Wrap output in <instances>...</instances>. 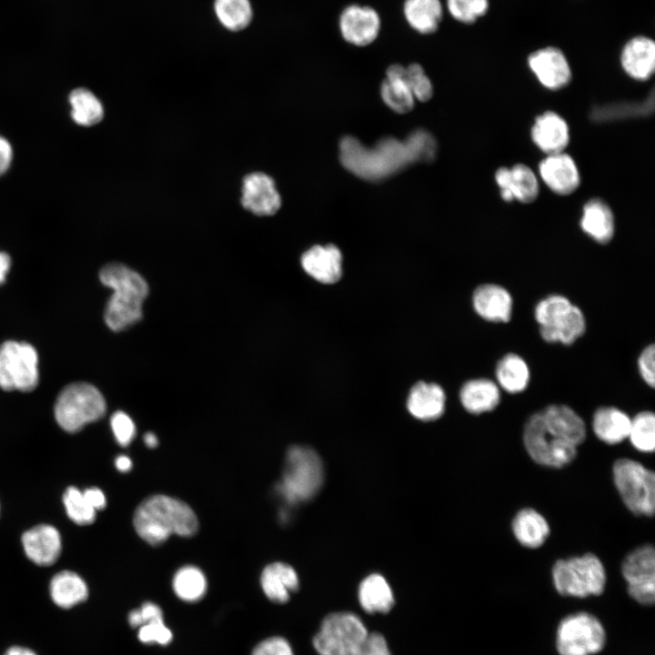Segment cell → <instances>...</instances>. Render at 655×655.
Here are the masks:
<instances>
[{
  "mask_svg": "<svg viewBox=\"0 0 655 655\" xmlns=\"http://www.w3.org/2000/svg\"><path fill=\"white\" fill-rule=\"evenodd\" d=\"M339 150L340 161L348 170L364 179L379 180L412 163L433 160L437 142L428 132L418 129L403 141L385 137L371 148L353 136H345Z\"/></svg>",
  "mask_w": 655,
  "mask_h": 655,
  "instance_id": "1",
  "label": "cell"
},
{
  "mask_svg": "<svg viewBox=\"0 0 655 655\" xmlns=\"http://www.w3.org/2000/svg\"><path fill=\"white\" fill-rule=\"evenodd\" d=\"M585 438L584 420L564 404H550L531 414L523 430L529 455L538 464L550 468H562L573 461Z\"/></svg>",
  "mask_w": 655,
  "mask_h": 655,
  "instance_id": "2",
  "label": "cell"
},
{
  "mask_svg": "<svg viewBox=\"0 0 655 655\" xmlns=\"http://www.w3.org/2000/svg\"><path fill=\"white\" fill-rule=\"evenodd\" d=\"M137 535L152 546L164 543L171 535L193 536L197 517L184 501L167 495H154L142 501L134 514Z\"/></svg>",
  "mask_w": 655,
  "mask_h": 655,
  "instance_id": "3",
  "label": "cell"
},
{
  "mask_svg": "<svg viewBox=\"0 0 655 655\" xmlns=\"http://www.w3.org/2000/svg\"><path fill=\"white\" fill-rule=\"evenodd\" d=\"M99 278L113 290L105 310L109 328L121 331L142 318V304L148 294L146 280L135 270L120 263L102 267Z\"/></svg>",
  "mask_w": 655,
  "mask_h": 655,
  "instance_id": "4",
  "label": "cell"
},
{
  "mask_svg": "<svg viewBox=\"0 0 655 655\" xmlns=\"http://www.w3.org/2000/svg\"><path fill=\"white\" fill-rule=\"evenodd\" d=\"M324 481L321 458L312 448L294 446L287 453L284 470L277 490L289 505L312 499Z\"/></svg>",
  "mask_w": 655,
  "mask_h": 655,
  "instance_id": "5",
  "label": "cell"
},
{
  "mask_svg": "<svg viewBox=\"0 0 655 655\" xmlns=\"http://www.w3.org/2000/svg\"><path fill=\"white\" fill-rule=\"evenodd\" d=\"M556 590L562 596L586 598L600 595L606 584V572L600 559L592 553L559 559L552 567Z\"/></svg>",
  "mask_w": 655,
  "mask_h": 655,
  "instance_id": "6",
  "label": "cell"
},
{
  "mask_svg": "<svg viewBox=\"0 0 655 655\" xmlns=\"http://www.w3.org/2000/svg\"><path fill=\"white\" fill-rule=\"evenodd\" d=\"M106 405L101 392L93 385L76 382L65 387L57 397L54 413L57 424L66 431H79L88 423L100 419Z\"/></svg>",
  "mask_w": 655,
  "mask_h": 655,
  "instance_id": "7",
  "label": "cell"
},
{
  "mask_svg": "<svg viewBox=\"0 0 655 655\" xmlns=\"http://www.w3.org/2000/svg\"><path fill=\"white\" fill-rule=\"evenodd\" d=\"M368 631L361 619L352 612L328 614L313 639L319 655H355Z\"/></svg>",
  "mask_w": 655,
  "mask_h": 655,
  "instance_id": "8",
  "label": "cell"
},
{
  "mask_svg": "<svg viewBox=\"0 0 655 655\" xmlns=\"http://www.w3.org/2000/svg\"><path fill=\"white\" fill-rule=\"evenodd\" d=\"M613 479L624 504L632 513L653 515L655 476L652 470L636 460L620 458L613 465Z\"/></svg>",
  "mask_w": 655,
  "mask_h": 655,
  "instance_id": "9",
  "label": "cell"
},
{
  "mask_svg": "<svg viewBox=\"0 0 655 655\" xmlns=\"http://www.w3.org/2000/svg\"><path fill=\"white\" fill-rule=\"evenodd\" d=\"M606 632L600 620L591 613L579 611L562 618L556 631L559 655H592L601 651Z\"/></svg>",
  "mask_w": 655,
  "mask_h": 655,
  "instance_id": "10",
  "label": "cell"
},
{
  "mask_svg": "<svg viewBox=\"0 0 655 655\" xmlns=\"http://www.w3.org/2000/svg\"><path fill=\"white\" fill-rule=\"evenodd\" d=\"M38 357L28 343L5 341L0 346V387L31 391L38 383Z\"/></svg>",
  "mask_w": 655,
  "mask_h": 655,
  "instance_id": "11",
  "label": "cell"
},
{
  "mask_svg": "<svg viewBox=\"0 0 655 655\" xmlns=\"http://www.w3.org/2000/svg\"><path fill=\"white\" fill-rule=\"evenodd\" d=\"M621 571L629 595L643 606H652L655 601L654 548L645 545L634 549L625 558Z\"/></svg>",
  "mask_w": 655,
  "mask_h": 655,
  "instance_id": "12",
  "label": "cell"
},
{
  "mask_svg": "<svg viewBox=\"0 0 655 655\" xmlns=\"http://www.w3.org/2000/svg\"><path fill=\"white\" fill-rule=\"evenodd\" d=\"M338 28L346 42L356 46H366L378 38L381 19L373 7L352 4L342 10Z\"/></svg>",
  "mask_w": 655,
  "mask_h": 655,
  "instance_id": "13",
  "label": "cell"
},
{
  "mask_svg": "<svg viewBox=\"0 0 655 655\" xmlns=\"http://www.w3.org/2000/svg\"><path fill=\"white\" fill-rule=\"evenodd\" d=\"M528 66L547 89L559 90L571 80V69L564 53L556 46H545L528 56Z\"/></svg>",
  "mask_w": 655,
  "mask_h": 655,
  "instance_id": "14",
  "label": "cell"
},
{
  "mask_svg": "<svg viewBox=\"0 0 655 655\" xmlns=\"http://www.w3.org/2000/svg\"><path fill=\"white\" fill-rule=\"evenodd\" d=\"M472 306L476 314L491 323H508L513 314L514 301L511 293L502 285L483 283L472 294Z\"/></svg>",
  "mask_w": 655,
  "mask_h": 655,
  "instance_id": "15",
  "label": "cell"
},
{
  "mask_svg": "<svg viewBox=\"0 0 655 655\" xmlns=\"http://www.w3.org/2000/svg\"><path fill=\"white\" fill-rule=\"evenodd\" d=\"M495 180L499 187L500 196L506 202L514 199L524 203H532L539 195V182L534 172L524 164L512 167H499L495 173Z\"/></svg>",
  "mask_w": 655,
  "mask_h": 655,
  "instance_id": "16",
  "label": "cell"
},
{
  "mask_svg": "<svg viewBox=\"0 0 655 655\" xmlns=\"http://www.w3.org/2000/svg\"><path fill=\"white\" fill-rule=\"evenodd\" d=\"M241 203L257 216H271L279 209L281 198L274 180L264 173L257 172L245 176Z\"/></svg>",
  "mask_w": 655,
  "mask_h": 655,
  "instance_id": "17",
  "label": "cell"
},
{
  "mask_svg": "<svg viewBox=\"0 0 655 655\" xmlns=\"http://www.w3.org/2000/svg\"><path fill=\"white\" fill-rule=\"evenodd\" d=\"M539 176L547 186L561 196L577 190L580 176L573 158L563 152L548 155L539 166Z\"/></svg>",
  "mask_w": 655,
  "mask_h": 655,
  "instance_id": "18",
  "label": "cell"
},
{
  "mask_svg": "<svg viewBox=\"0 0 655 655\" xmlns=\"http://www.w3.org/2000/svg\"><path fill=\"white\" fill-rule=\"evenodd\" d=\"M624 72L638 81L648 80L655 70V42L646 35H636L626 42L620 53Z\"/></svg>",
  "mask_w": 655,
  "mask_h": 655,
  "instance_id": "19",
  "label": "cell"
},
{
  "mask_svg": "<svg viewBox=\"0 0 655 655\" xmlns=\"http://www.w3.org/2000/svg\"><path fill=\"white\" fill-rule=\"evenodd\" d=\"M22 543L28 559L39 566L54 564L61 553V537L53 526L41 524L25 531Z\"/></svg>",
  "mask_w": 655,
  "mask_h": 655,
  "instance_id": "20",
  "label": "cell"
},
{
  "mask_svg": "<svg viewBox=\"0 0 655 655\" xmlns=\"http://www.w3.org/2000/svg\"><path fill=\"white\" fill-rule=\"evenodd\" d=\"M301 266L316 280L332 284L341 277L342 254L338 247L332 244L314 246L302 255Z\"/></svg>",
  "mask_w": 655,
  "mask_h": 655,
  "instance_id": "21",
  "label": "cell"
},
{
  "mask_svg": "<svg viewBox=\"0 0 655 655\" xmlns=\"http://www.w3.org/2000/svg\"><path fill=\"white\" fill-rule=\"evenodd\" d=\"M531 138L534 144L548 155L561 153L569 141V126L557 113L544 112L535 119Z\"/></svg>",
  "mask_w": 655,
  "mask_h": 655,
  "instance_id": "22",
  "label": "cell"
},
{
  "mask_svg": "<svg viewBox=\"0 0 655 655\" xmlns=\"http://www.w3.org/2000/svg\"><path fill=\"white\" fill-rule=\"evenodd\" d=\"M500 391L495 380L487 378H472L460 388L459 400L469 413L479 415L490 412L499 406Z\"/></svg>",
  "mask_w": 655,
  "mask_h": 655,
  "instance_id": "23",
  "label": "cell"
},
{
  "mask_svg": "<svg viewBox=\"0 0 655 655\" xmlns=\"http://www.w3.org/2000/svg\"><path fill=\"white\" fill-rule=\"evenodd\" d=\"M579 226L589 237L601 245L610 243L615 234L613 213L599 198L590 199L584 205Z\"/></svg>",
  "mask_w": 655,
  "mask_h": 655,
  "instance_id": "24",
  "label": "cell"
},
{
  "mask_svg": "<svg viewBox=\"0 0 655 655\" xmlns=\"http://www.w3.org/2000/svg\"><path fill=\"white\" fill-rule=\"evenodd\" d=\"M446 395L436 383L418 382L411 388L408 398V408L412 416L420 420L438 418L445 410Z\"/></svg>",
  "mask_w": 655,
  "mask_h": 655,
  "instance_id": "25",
  "label": "cell"
},
{
  "mask_svg": "<svg viewBox=\"0 0 655 655\" xmlns=\"http://www.w3.org/2000/svg\"><path fill=\"white\" fill-rule=\"evenodd\" d=\"M260 584L265 595L273 602L286 603L298 589L299 580L296 570L288 564L274 562L263 569Z\"/></svg>",
  "mask_w": 655,
  "mask_h": 655,
  "instance_id": "26",
  "label": "cell"
},
{
  "mask_svg": "<svg viewBox=\"0 0 655 655\" xmlns=\"http://www.w3.org/2000/svg\"><path fill=\"white\" fill-rule=\"evenodd\" d=\"M495 382L509 394H519L526 390L530 382V368L525 358L514 352L504 354L495 366Z\"/></svg>",
  "mask_w": 655,
  "mask_h": 655,
  "instance_id": "27",
  "label": "cell"
},
{
  "mask_svg": "<svg viewBox=\"0 0 655 655\" xmlns=\"http://www.w3.org/2000/svg\"><path fill=\"white\" fill-rule=\"evenodd\" d=\"M586 329L585 314L579 306L574 304L555 323L549 327L539 328V333L542 340L547 343L570 346L585 334Z\"/></svg>",
  "mask_w": 655,
  "mask_h": 655,
  "instance_id": "28",
  "label": "cell"
},
{
  "mask_svg": "<svg viewBox=\"0 0 655 655\" xmlns=\"http://www.w3.org/2000/svg\"><path fill=\"white\" fill-rule=\"evenodd\" d=\"M631 418L619 408L603 406L597 408L592 418V429L602 442L614 445L629 436Z\"/></svg>",
  "mask_w": 655,
  "mask_h": 655,
  "instance_id": "29",
  "label": "cell"
},
{
  "mask_svg": "<svg viewBox=\"0 0 655 655\" xmlns=\"http://www.w3.org/2000/svg\"><path fill=\"white\" fill-rule=\"evenodd\" d=\"M403 15L408 25L422 35L435 33L442 21L440 0H405Z\"/></svg>",
  "mask_w": 655,
  "mask_h": 655,
  "instance_id": "30",
  "label": "cell"
},
{
  "mask_svg": "<svg viewBox=\"0 0 655 655\" xmlns=\"http://www.w3.org/2000/svg\"><path fill=\"white\" fill-rule=\"evenodd\" d=\"M654 111L653 91L641 101H623L595 106L590 113V118L596 123H607L619 120L641 118L650 116Z\"/></svg>",
  "mask_w": 655,
  "mask_h": 655,
  "instance_id": "31",
  "label": "cell"
},
{
  "mask_svg": "<svg viewBox=\"0 0 655 655\" xmlns=\"http://www.w3.org/2000/svg\"><path fill=\"white\" fill-rule=\"evenodd\" d=\"M405 66L391 65L386 71L380 93L385 104L397 113H408L414 107L415 97L404 79Z\"/></svg>",
  "mask_w": 655,
  "mask_h": 655,
  "instance_id": "32",
  "label": "cell"
},
{
  "mask_svg": "<svg viewBox=\"0 0 655 655\" xmlns=\"http://www.w3.org/2000/svg\"><path fill=\"white\" fill-rule=\"evenodd\" d=\"M49 591L53 602L61 609H71L88 597L86 581L69 570L58 572L52 578Z\"/></svg>",
  "mask_w": 655,
  "mask_h": 655,
  "instance_id": "33",
  "label": "cell"
},
{
  "mask_svg": "<svg viewBox=\"0 0 655 655\" xmlns=\"http://www.w3.org/2000/svg\"><path fill=\"white\" fill-rule=\"evenodd\" d=\"M358 601L368 613L386 614L394 606V595L386 579L380 574H370L358 587Z\"/></svg>",
  "mask_w": 655,
  "mask_h": 655,
  "instance_id": "34",
  "label": "cell"
},
{
  "mask_svg": "<svg viewBox=\"0 0 655 655\" xmlns=\"http://www.w3.org/2000/svg\"><path fill=\"white\" fill-rule=\"evenodd\" d=\"M512 531L517 540L524 547H540L549 534L545 518L533 509L519 510L512 520Z\"/></svg>",
  "mask_w": 655,
  "mask_h": 655,
  "instance_id": "35",
  "label": "cell"
},
{
  "mask_svg": "<svg viewBox=\"0 0 655 655\" xmlns=\"http://www.w3.org/2000/svg\"><path fill=\"white\" fill-rule=\"evenodd\" d=\"M69 103L72 107L73 120L85 126L100 122L104 116V109L99 99L86 88H76L69 95Z\"/></svg>",
  "mask_w": 655,
  "mask_h": 655,
  "instance_id": "36",
  "label": "cell"
},
{
  "mask_svg": "<svg viewBox=\"0 0 655 655\" xmlns=\"http://www.w3.org/2000/svg\"><path fill=\"white\" fill-rule=\"evenodd\" d=\"M173 590L176 595L186 602H196L202 599L207 591V582L205 574L195 566H184L174 575Z\"/></svg>",
  "mask_w": 655,
  "mask_h": 655,
  "instance_id": "37",
  "label": "cell"
},
{
  "mask_svg": "<svg viewBox=\"0 0 655 655\" xmlns=\"http://www.w3.org/2000/svg\"><path fill=\"white\" fill-rule=\"evenodd\" d=\"M214 10L220 24L231 31L246 28L253 15L249 0H215Z\"/></svg>",
  "mask_w": 655,
  "mask_h": 655,
  "instance_id": "38",
  "label": "cell"
},
{
  "mask_svg": "<svg viewBox=\"0 0 655 655\" xmlns=\"http://www.w3.org/2000/svg\"><path fill=\"white\" fill-rule=\"evenodd\" d=\"M628 438L641 452H652L655 448V415L650 410L639 412L631 418Z\"/></svg>",
  "mask_w": 655,
  "mask_h": 655,
  "instance_id": "39",
  "label": "cell"
},
{
  "mask_svg": "<svg viewBox=\"0 0 655 655\" xmlns=\"http://www.w3.org/2000/svg\"><path fill=\"white\" fill-rule=\"evenodd\" d=\"M573 305L574 303L564 295H548L535 305L534 319L539 328L548 327L567 313Z\"/></svg>",
  "mask_w": 655,
  "mask_h": 655,
  "instance_id": "40",
  "label": "cell"
},
{
  "mask_svg": "<svg viewBox=\"0 0 655 655\" xmlns=\"http://www.w3.org/2000/svg\"><path fill=\"white\" fill-rule=\"evenodd\" d=\"M63 503L69 519L77 525H88L95 521L96 510L85 498L83 491L69 487L63 495Z\"/></svg>",
  "mask_w": 655,
  "mask_h": 655,
  "instance_id": "41",
  "label": "cell"
},
{
  "mask_svg": "<svg viewBox=\"0 0 655 655\" xmlns=\"http://www.w3.org/2000/svg\"><path fill=\"white\" fill-rule=\"evenodd\" d=\"M446 6L456 21L473 24L487 14L489 0H446Z\"/></svg>",
  "mask_w": 655,
  "mask_h": 655,
  "instance_id": "42",
  "label": "cell"
},
{
  "mask_svg": "<svg viewBox=\"0 0 655 655\" xmlns=\"http://www.w3.org/2000/svg\"><path fill=\"white\" fill-rule=\"evenodd\" d=\"M404 79L414 97L426 102L433 95V86L422 66L413 63L404 69Z\"/></svg>",
  "mask_w": 655,
  "mask_h": 655,
  "instance_id": "43",
  "label": "cell"
},
{
  "mask_svg": "<svg viewBox=\"0 0 655 655\" xmlns=\"http://www.w3.org/2000/svg\"><path fill=\"white\" fill-rule=\"evenodd\" d=\"M137 637L145 644L166 645L172 639V631L166 627L163 618L155 619L138 628Z\"/></svg>",
  "mask_w": 655,
  "mask_h": 655,
  "instance_id": "44",
  "label": "cell"
},
{
  "mask_svg": "<svg viewBox=\"0 0 655 655\" xmlns=\"http://www.w3.org/2000/svg\"><path fill=\"white\" fill-rule=\"evenodd\" d=\"M111 428L117 443L127 446L135 438L136 426L132 418L123 411L115 412L110 419Z\"/></svg>",
  "mask_w": 655,
  "mask_h": 655,
  "instance_id": "45",
  "label": "cell"
},
{
  "mask_svg": "<svg viewBox=\"0 0 655 655\" xmlns=\"http://www.w3.org/2000/svg\"><path fill=\"white\" fill-rule=\"evenodd\" d=\"M637 368L643 382L653 388L655 386V346L647 345L637 359Z\"/></svg>",
  "mask_w": 655,
  "mask_h": 655,
  "instance_id": "46",
  "label": "cell"
},
{
  "mask_svg": "<svg viewBox=\"0 0 655 655\" xmlns=\"http://www.w3.org/2000/svg\"><path fill=\"white\" fill-rule=\"evenodd\" d=\"M252 655H294L289 642L282 637H271L262 640L254 649Z\"/></svg>",
  "mask_w": 655,
  "mask_h": 655,
  "instance_id": "47",
  "label": "cell"
},
{
  "mask_svg": "<svg viewBox=\"0 0 655 655\" xmlns=\"http://www.w3.org/2000/svg\"><path fill=\"white\" fill-rule=\"evenodd\" d=\"M163 618L160 607L153 602H146L139 609L133 610L128 614V622L133 628H139L149 620Z\"/></svg>",
  "mask_w": 655,
  "mask_h": 655,
  "instance_id": "48",
  "label": "cell"
},
{
  "mask_svg": "<svg viewBox=\"0 0 655 655\" xmlns=\"http://www.w3.org/2000/svg\"><path fill=\"white\" fill-rule=\"evenodd\" d=\"M355 655H391L385 637L379 632H368Z\"/></svg>",
  "mask_w": 655,
  "mask_h": 655,
  "instance_id": "49",
  "label": "cell"
},
{
  "mask_svg": "<svg viewBox=\"0 0 655 655\" xmlns=\"http://www.w3.org/2000/svg\"><path fill=\"white\" fill-rule=\"evenodd\" d=\"M83 494L96 510L103 509L106 507V497L101 489L97 488H89L85 489Z\"/></svg>",
  "mask_w": 655,
  "mask_h": 655,
  "instance_id": "50",
  "label": "cell"
},
{
  "mask_svg": "<svg viewBox=\"0 0 655 655\" xmlns=\"http://www.w3.org/2000/svg\"><path fill=\"white\" fill-rule=\"evenodd\" d=\"M13 150L9 142L0 136V176L5 174L10 166Z\"/></svg>",
  "mask_w": 655,
  "mask_h": 655,
  "instance_id": "51",
  "label": "cell"
},
{
  "mask_svg": "<svg viewBox=\"0 0 655 655\" xmlns=\"http://www.w3.org/2000/svg\"><path fill=\"white\" fill-rule=\"evenodd\" d=\"M11 259L8 254L0 251V284L5 280L7 272L9 271Z\"/></svg>",
  "mask_w": 655,
  "mask_h": 655,
  "instance_id": "52",
  "label": "cell"
},
{
  "mask_svg": "<svg viewBox=\"0 0 655 655\" xmlns=\"http://www.w3.org/2000/svg\"><path fill=\"white\" fill-rule=\"evenodd\" d=\"M116 468L121 472H127L132 468V460L126 455H120L116 458Z\"/></svg>",
  "mask_w": 655,
  "mask_h": 655,
  "instance_id": "53",
  "label": "cell"
},
{
  "mask_svg": "<svg viewBox=\"0 0 655 655\" xmlns=\"http://www.w3.org/2000/svg\"><path fill=\"white\" fill-rule=\"evenodd\" d=\"M3 655H37L33 650L23 646H12Z\"/></svg>",
  "mask_w": 655,
  "mask_h": 655,
  "instance_id": "54",
  "label": "cell"
},
{
  "mask_svg": "<svg viewBox=\"0 0 655 655\" xmlns=\"http://www.w3.org/2000/svg\"><path fill=\"white\" fill-rule=\"evenodd\" d=\"M143 438L146 446L150 448H156L158 444L157 437L153 432L146 433Z\"/></svg>",
  "mask_w": 655,
  "mask_h": 655,
  "instance_id": "55",
  "label": "cell"
}]
</instances>
